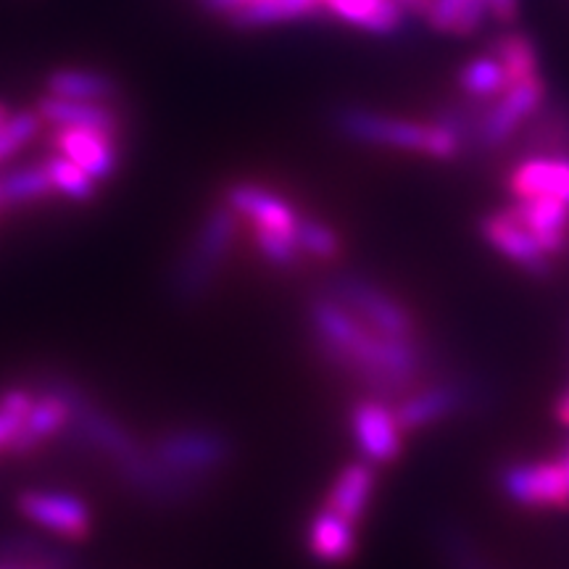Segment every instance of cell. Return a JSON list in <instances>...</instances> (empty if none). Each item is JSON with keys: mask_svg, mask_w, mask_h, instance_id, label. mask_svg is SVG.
I'll use <instances>...</instances> for the list:
<instances>
[{"mask_svg": "<svg viewBox=\"0 0 569 569\" xmlns=\"http://www.w3.org/2000/svg\"><path fill=\"white\" fill-rule=\"evenodd\" d=\"M306 322L319 359L380 401L398 403L436 365L422 338L382 336L325 290L311 296Z\"/></svg>", "mask_w": 569, "mask_h": 569, "instance_id": "obj_1", "label": "cell"}, {"mask_svg": "<svg viewBox=\"0 0 569 569\" xmlns=\"http://www.w3.org/2000/svg\"><path fill=\"white\" fill-rule=\"evenodd\" d=\"M234 238H238V213L230 206L222 203L206 213L193 243L177 259L172 277H169L174 298L196 303L198 298L209 293L219 269L230 259Z\"/></svg>", "mask_w": 569, "mask_h": 569, "instance_id": "obj_2", "label": "cell"}, {"mask_svg": "<svg viewBox=\"0 0 569 569\" xmlns=\"http://www.w3.org/2000/svg\"><path fill=\"white\" fill-rule=\"evenodd\" d=\"M148 453L177 475L211 482L213 475L222 472L232 461L234 443L217 427L182 425L156 436L153 443L148 446Z\"/></svg>", "mask_w": 569, "mask_h": 569, "instance_id": "obj_3", "label": "cell"}, {"mask_svg": "<svg viewBox=\"0 0 569 569\" xmlns=\"http://www.w3.org/2000/svg\"><path fill=\"white\" fill-rule=\"evenodd\" d=\"M325 293L348 306L361 322L393 338H417L419 322L415 311L401 298L390 293L386 284L359 272H338L325 282Z\"/></svg>", "mask_w": 569, "mask_h": 569, "instance_id": "obj_4", "label": "cell"}, {"mask_svg": "<svg viewBox=\"0 0 569 569\" xmlns=\"http://www.w3.org/2000/svg\"><path fill=\"white\" fill-rule=\"evenodd\" d=\"M486 398V388L469 377H443L436 382H422L396 403V419L403 432H419L446 419L465 415Z\"/></svg>", "mask_w": 569, "mask_h": 569, "instance_id": "obj_5", "label": "cell"}, {"mask_svg": "<svg viewBox=\"0 0 569 569\" xmlns=\"http://www.w3.org/2000/svg\"><path fill=\"white\" fill-rule=\"evenodd\" d=\"M546 98H549V84H546L540 74L511 84L503 96H498L493 103H488L472 148H478V151H493V148L507 146L511 138H517L522 132V127L528 124L532 113L546 103Z\"/></svg>", "mask_w": 569, "mask_h": 569, "instance_id": "obj_6", "label": "cell"}, {"mask_svg": "<svg viewBox=\"0 0 569 569\" xmlns=\"http://www.w3.org/2000/svg\"><path fill=\"white\" fill-rule=\"evenodd\" d=\"M498 490L525 509H567L569 480L553 461H509L498 469Z\"/></svg>", "mask_w": 569, "mask_h": 569, "instance_id": "obj_7", "label": "cell"}, {"mask_svg": "<svg viewBox=\"0 0 569 569\" xmlns=\"http://www.w3.org/2000/svg\"><path fill=\"white\" fill-rule=\"evenodd\" d=\"M336 130L346 140L365 142V146L425 153L430 124H419L411 122V119L390 117V113L359 109V106H346V109L336 113Z\"/></svg>", "mask_w": 569, "mask_h": 569, "instance_id": "obj_8", "label": "cell"}, {"mask_svg": "<svg viewBox=\"0 0 569 569\" xmlns=\"http://www.w3.org/2000/svg\"><path fill=\"white\" fill-rule=\"evenodd\" d=\"M348 422H351L353 443L359 448L361 459L369 465L386 467L401 459L407 432L398 425L393 403L372 396L359 398L351 407Z\"/></svg>", "mask_w": 569, "mask_h": 569, "instance_id": "obj_9", "label": "cell"}, {"mask_svg": "<svg viewBox=\"0 0 569 569\" xmlns=\"http://www.w3.org/2000/svg\"><path fill=\"white\" fill-rule=\"evenodd\" d=\"M480 234L493 251L509 259L525 274L536 277V280H549L551 277L553 259L538 246V240L528 232V227L519 222L509 209L486 213L480 219Z\"/></svg>", "mask_w": 569, "mask_h": 569, "instance_id": "obj_10", "label": "cell"}, {"mask_svg": "<svg viewBox=\"0 0 569 569\" xmlns=\"http://www.w3.org/2000/svg\"><path fill=\"white\" fill-rule=\"evenodd\" d=\"M224 203L230 206L238 217L248 219L256 230L296 234L298 222H301V213L296 211L293 203H288L282 196H277L274 190L256 182L230 184L224 193Z\"/></svg>", "mask_w": 569, "mask_h": 569, "instance_id": "obj_11", "label": "cell"}, {"mask_svg": "<svg viewBox=\"0 0 569 569\" xmlns=\"http://www.w3.org/2000/svg\"><path fill=\"white\" fill-rule=\"evenodd\" d=\"M21 515L69 540H82L90 532V509L82 498L63 490H27L19 496Z\"/></svg>", "mask_w": 569, "mask_h": 569, "instance_id": "obj_12", "label": "cell"}, {"mask_svg": "<svg viewBox=\"0 0 569 569\" xmlns=\"http://www.w3.org/2000/svg\"><path fill=\"white\" fill-rule=\"evenodd\" d=\"M515 217L528 227V232L538 240L551 259H557L569 246V206L559 198L536 196V198H517L509 209Z\"/></svg>", "mask_w": 569, "mask_h": 569, "instance_id": "obj_13", "label": "cell"}, {"mask_svg": "<svg viewBox=\"0 0 569 569\" xmlns=\"http://www.w3.org/2000/svg\"><path fill=\"white\" fill-rule=\"evenodd\" d=\"M67 422L69 403L53 388L42 386V393L34 396L32 409L27 411L24 422H21L19 432L13 436L9 448H6V453H11V457H30L48 438L61 436Z\"/></svg>", "mask_w": 569, "mask_h": 569, "instance_id": "obj_14", "label": "cell"}, {"mask_svg": "<svg viewBox=\"0 0 569 569\" xmlns=\"http://www.w3.org/2000/svg\"><path fill=\"white\" fill-rule=\"evenodd\" d=\"M515 198L549 196L569 206V156H528L509 174Z\"/></svg>", "mask_w": 569, "mask_h": 569, "instance_id": "obj_15", "label": "cell"}, {"mask_svg": "<svg viewBox=\"0 0 569 569\" xmlns=\"http://www.w3.org/2000/svg\"><path fill=\"white\" fill-rule=\"evenodd\" d=\"M306 546H309L311 557L322 565H343V561L353 559L356 549H359L356 522L330 507L319 509L306 528Z\"/></svg>", "mask_w": 569, "mask_h": 569, "instance_id": "obj_16", "label": "cell"}, {"mask_svg": "<svg viewBox=\"0 0 569 569\" xmlns=\"http://www.w3.org/2000/svg\"><path fill=\"white\" fill-rule=\"evenodd\" d=\"M56 148H59L63 159L74 161L77 167L84 169L92 180H106L117 169V146H113V134L98 130H71L61 127L56 134Z\"/></svg>", "mask_w": 569, "mask_h": 569, "instance_id": "obj_17", "label": "cell"}, {"mask_svg": "<svg viewBox=\"0 0 569 569\" xmlns=\"http://www.w3.org/2000/svg\"><path fill=\"white\" fill-rule=\"evenodd\" d=\"M325 13L372 34H396L407 24V9L396 0H322Z\"/></svg>", "mask_w": 569, "mask_h": 569, "instance_id": "obj_18", "label": "cell"}, {"mask_svg": "<svg viewBox=\"0 0 569 569\" xmlns=\"http://www.w3.org/2000/svg\"><path fill=\"white\" fill-rule=\"evenodd\" d=\"M377 486V467L369 461H351L338 472L336 482H332L330 493H327V503L332 511L343 515L351 522H361L367 515L369 503H372Z\"/></svg>", "mask_w": 569, "mask_h": 569, "instance_id": "obj_19", "label": "cell"}, {"mask_svg": "<svg viewBox=\"0 0 569 569\" xmlns=\"http://www.w3.org/2000/svg\"><path fill=\"white\" fill-rule=\"evenodd\" d=\"M40 119L53 127H71V130H98L106 134H117L119 117L109 106L90 101H69V98L48 96L38 103Z\"/></svg>", "mask_w": 569, "mask_h": 569, "instance_id": "obj_20", "label": "cell"}, {"mask_svg": "<svg viewBox=\"0 0 569 569\" xmlns=\"http://www.w3.org/2000/svg\"><path fill=\"white\" fill-rule=\"evenodd\" d=\"M522 146L532 156H569V103L549 101L528 119Z\"/></svg>", "mask_w": 569, "mask_h": 569, "instance_id": "obj_21", "label": "cell"}, {"mask_svg": "<svg viewBox=\"0 0 569 569\" xmlns=\"http://www.w3.org/2000/svg\"><path fill=\"white\" fill-rule=\"evenodd\" d=\"M317 13H325L322 0H259L227 19L240 30H259V27L284 24V21L315 19Z\"/></svg>", "mask_w": 569, "mask_h": 569, "instance_id": "obj_22", "label": "cell"}, {"mask_svg": "<svg viewBox=\"0 0 569 569\" xmlns=\"http://www.w3.org/2000/svg\"><path fill=\"white\" fill-rule=\"evenodd\" d=\"M490 17L486 0H430L425 19L432 30L457 34H475Z\"/></svg>", "mask_w": 569, "mask_h": 569, "instance_id": "obj_23", "label": "cell"}, {"mask_svg": "<svg viewBox=\"0 0 569 569\" xmlns=\"http://www.w3.org/2000/svg\"><path fill=\"white\" fill-rule=\"evenodd\" d=\"M48 92L56 98H69V101H90L103 103L117 96V82L111 77L98 74V71L82 69H59L48 77Z\"/></svg>", "mask_w": 569, "mask_h": 569, "instance_id": "obj_24", "label": "cell"}, {"mask_svg": "<svg viewBox=\"0 0 569 569\" xmlns=\"http://www.w3.org/2000/svg\"><path fill=\"white\" fill-rule=\"evenodd\" d=\"M0 569H71V559L34 538H6L0 543Z\"/></svg>", "mask_w": 569, "mask_h": 569, "instance_id": "obj_25", "label": "cell"}, {"mask_svg": "<svg viewBox=\"0 0 569 569\" xmlns=\"http://www.w3.org/2000/svg\"><path fill=\"white\" fill-rule=\"evenodd\" d=\"M459 84L467 98L493 101V98L503 96V92L511 88V80L507 69L501 67V61H498L493 53H486L465 63V69L459 71Z\"/></svg>", "mask_w": 569, "mask_h": 569, "instance_id": "obj_26", "label": "cell"}, {"mask_svg": "<svg viewBox=\"0 0 569 569\" xmlns=\"http://www.w3.org/2000/svg\"><path fill=\"white\" fill-rule=\"evenodd\" d=\"M490 53L501 61V67L507 69L511 84L530 80V77L540 74V56L536 42L522 32H509L501 34L490 48Z\"/></svg>", "mask_w": 569, "mask_h": 569, "instance_id": "obj_27", "label": "cell"}, {"mask_svg": "<svg viewBox=\"0 0 569 569\" xmlns=\"http://www.w3.org/2000/svg\"><path fill=\"white\" fill-rule=\"evenodd\" d=\"M296 243L301 248L303 256L317 261H336L340 251H343V240H340L336 227L319 222V219L301 217L296 230Z\"/></svg>", "mask_w": 569, "mask_h": 569, "instance_id": "obj_28", "label": "cell"}, {"mask_svg": "<svg viewBox=\"0 0 569 569\" xmlns=\"http://www.w3.org/2000/svg\"><path fill=\"white\" fill-rule=\"evenodd\" d=\"M53 190L46 167H27L0 177V198L3 203H30Z\"/></svg>", "mask_w": 569, "mask_h": 569, "instance_id": "obj_29", "label": "cell"}, {"mask_svg": "<svg viewBox=\"0 0 569 569\" xmlns=\"http://www.w3.org/2000/svg\"><path fill=\"white\" fill-rule=\"evenodd\" d=\"M253 230V243L256 251H259L261 259L267 261L272 269H280V272H290L301 264L303 253L296 243V234H282V232H269V230Z\"/></svg>", "mask_w": 569, "mask_h": 569, "instance_id": "obj_30", "label": "cell"}, {"mask_svg": "<svg viewBox=\"0 0 569 569\" xmlns=\"http://www.w3.org/2000/svg\"><path fill=\"white\" fill-rule=\"evenodd\" d=\"M440 549L451 569H493L488 565V559L482 557L472 538L467 536V530L457 528V525H443L440 528Z\"/></svg>", "mask_w": 569, "mask_h": 569, "instance_id": "obj_31", "label": "cell"}, {"mask_svg": "<svg viewBox=\"0 0 569 569\" xmlns=\"http://www.w3.org/2000/svg\"><path fill=\"white\" fill-rule=\"evenodd\" d=\"M46 172L51 177L53 190H59L71 201H90L96 196V180L84 169L77 167L74 161L63 159V156H56V159L48 161Z\"/></svg>", "mask_w": 569, "mask_h": 569, "instance_id": "obj_32", "label": "cell"}, {"mask_svg": "<svg viewBox=\"0 0 569 569\" xmlns=\"http://www.w3.org/2000/svg\"><path fill=\"white\" fill-rule=\"evenodd\" d=\"M40 124L42 119L38 111H21L6 117V122L0 124V163L11 159L19 148H24L40 132Z\"/></svg>", "mask_w": 569, "mask_h": 569, "instance_id": "obj_33", "label": "cell"}, {"mask_svg": "<svg viewBox=\"0 0 569 569\" xmlns=\"http://www.w3.org/2000/svg\"><path fill=\"white\" fill-rule=\"evenodd\" d=\"M34 393L24 388H11L0 396V451H6L13 436L19 432L21 422H24L27 411L32 409Z\"/></svg>", "mask_w": 569, "mask_h": 569, "instance_id": "obj_34", "label": "cell"}, {"mask_svg": "<svg viewBox=\"0 0 569 569\" xmlns=\"http://www.w3.org/2000/svg\"><path fill=\"white\" fill-rule=\"evenodd\" d=\"M490 17L501 24H515L519 19V0H486Z\"/></svg>", "mask_w": 569, "mask_h": 569, "instance_id": "obj_35", "label": "cell"}, {"mask_svg": "<svg viewBox=\"0 0 569 569\" xmlns=\"http://www.w3.org/2000/svg\"><path fill=\"white\" fill-rule=\"evenodd\" d=\"M203 9L211 13H224V17H232V13L248 9V6L259 3V0H201Z\"/></svg>", "mask_w": 569, "mask_h": 569, "instance_id": "obj_36", "label": "cell"}, {"mask_svg": "<svg viewBox=\"0 0 569 569\" xmlns=\"http://www.w3.org/2000/svg\"><path fill=\"white\" fill-rule=\"evenodd\" d=\"M396 3H401L407 11L422 13V17H425V11H427V6H430V0H396Z\"/></svg>", "mask_w": 569, "mask_h": 569, "instance_id": "obj_37", "label": "cell"}, {"mask_svg": "<svg viewBox=\"0 0 569 569\" xmlns=\"http://www.w3.org/2000/svg\"><path fill=\"white\" fill-rule=\"evenodd\" d=\"M557 461L561 465V469H565V475H567V480H569V446L565 448V451H561V457Z\"/></svg>", "mask_w": 569, "mask_h": 569, "instance_id": "obj_38", "label": "cell"}, {"mask_svg": "<svg viewBox=\"0 0 569 569\" xmlns=\"http://www.w3.org/2000/svg\"><path fill=\"white\" fill-rule=\"evenodd\" d=\"M6 117H9V109H6V103H0V124L6 122Z\"/></svg>", "mask_w": 569, "mask_h": 569, "instance_id": "obj_39", "label": "cell"}, {"mask_svg": "<svg viewBox=\"0 0 569 569\" xmlns=\"http://www.w3.org/2000/svg\"><path fill=\"white\" fill-rule=\"evenodd\" d=\"M0 203H3V198H0Z\"/></svg>", "mask_w": 569, "mask_h": 569, "instance_id": "obj_40", "label": "cell"}]
</instances>
